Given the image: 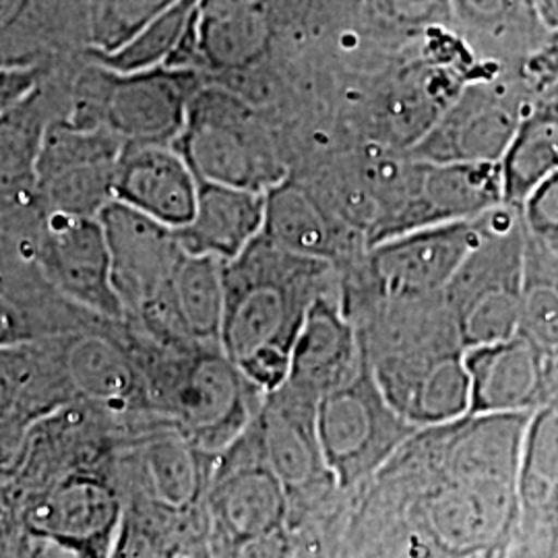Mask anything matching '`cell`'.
Returning a JSON list of instances; mask_svg holds the SVG:
<instances>
[{
	"label": "cell",
	"mask_w": 558,
	"mask_h": 558,
	"mask_svg": "<svg viewBox=\"0 0 558 558\" xmlns=\"http://www.w3.org/2000/svg\"><path fill=\"white\" fill-rule=\"evenodd\" d=\"M329 260L292 255L260 234L223 265L221 352L242 377L269 396L290 377L292 350L313 302L327 294Z\"/></svg>",
	"instance_id": "1"
},
{
	"label": "cell",
	"mask_w": 558,
	"mask_h": 558,
	"mask_svg": "<svg viewBox=\"0 0 558 558\" xmlns=\"http://www.w3.org/2000/svg\"><path fill=\"white\" fill-rule=\"evenodd\" d=\"M368 246L451 221L476 220L505 205L499 163L383 161L371 189Z\"/></svg>",
	"instance_id": "2"
},
{
	"label": "cell",
	"mask_w": 558,
	"mask_h": 558,
	"mask_svg": "<svg viewBox=\"0 0 558 558\" xmlns=\"http://www.w3.org/2000/svg\"><path fill=\"white\" fill-rule=\"evenodd\" d=\"M525 263V221L519 209L502 205L445 290L463 350L518 336Z\"/></svg>",
	"instance_id": "3"
},
{
	"label": "cell",
	"mask_w": 558,
	"mask_h": 558,
	"mask_svg": "<svg viewBox=\"0 0 558 558\" xmlns=\"http://www.w3.org/2000/svg\"><path fill=\"white\" fill-rule=\"evenodd\" d=\"M177 147L199 182L267 193L286 180L257 114L221 87L197 89Z\"/></svg>",
	"instance_id": "4"
},
{
	"label": "cell",
	"mask_w": 558,
	"mask_h": 558,
	"mask_svg": "<svg viewBox=\"0 0 558 558\" xmlns=\"http://www.w3.org/2000/svg\"><path fill=\"white\" fill-rule=\"evenodd\" d=\"M199 87L197 75L186 66L163 64L126 73L101 66L69 120L104 126L124 145H177Z\"/></svg>",
	"instance_id": "5"
},
{
	"label": "cell",
	"mask_w": 558,
	"mask_h": 558,
	"mask_svg": "<svg viewBox=\"0 0 558 558\" xmlns=\"http://www.w3.org/2000/svg\"><path fill=\"white\" fill-rule=\"evenodd\" d=\"M410 430L414 426L389 405L366 364L317 401L320 456L343 488L371 476Z\"/></svg>",
	"instance_id": "6"
},
{
	"label": "cell",
	"mask_w": 558,
	"mask_h": 558,
	"mask_svg": "<svg viewBox=\"0 0 558 558\" xmlns=\"http://www.w3.org/2000/svg\"><path fill=\"white\" fill-rule=\"evenodd\" d=\"M538 98L525 77L468 83L408 151L435 163H499L527 106Z\"/></svg>",
	"instance_id": "7"
},
{
	"label": "cell",
	"mask_w": 558,
	"mask_h": 558,
	"mask_svg": "<svg viewBox=\"0 0 558 558\" xmlns=\"http://www.w3.org/2000/svg\"><path fill=\"white\" fill-rule=\"evenodd\" d=\"M214 463L216 458L197 449L174 424L158 420L120 447L114 476L124 502H147L193 518L205 507Z\"/></svg>",
	"instance_id": "8"
},
{
	"label": "cell",
	"mask_w": 558,
	"mask_h": 558,
	"mask_svg": "<svg viewBox=\"0 0 558 558\" xmlns=\"http://www.w3.org/2000/svg\"><path fill=\"white\" fill-rule=\"evenodd\" d=\"M100 223L126 320L156 331L163 320L170 281L184 257L177 230L117 201L101 211Z\"/></svg>",
	"instance_id": "9"
},
{
	"label": "cell",
	"mask_w": 558,
	"mask_h": 558,
	"mask_svg": "<svg viewBox=\"0 0 558 558\" xmlns=\"http://www.w3.org/2000/svg\"><path fill=\"white\" fill-rule=\"evenodd\" d=\"M216 461L218 465L205 497L211 555L240 539L255 538L288 525V490L265 463L253 424Z\"/></svg>",
	"instance_id": "10"
},
{
	"label": "cell",
	"mask_w": 558,
	"mask_h": 558,
	"mask_svg": "<svg viewBox=\"0 0 558 558\" xmlns=\"http://www.w3.org/2000/svg\"><path fill=\"white\" fill-rule=\"evenodd\" d=\"M27 259L60 299L83 313L101 320H126L112 283L100 218L44 216L29 240Z\"/></svg>",
	"instance_id": "11"
},
{
	"label": "cell",
	"mask_w": 558,
	"mask_h": 558,
	"mask_svg": "<svg viewBox=\"0 0 558 558\" xmlns=\"http://www.w3.org/2000/svg\"><path fill=\"white\" fill-rule=\"evenodd\" d=\"M124 515V497L112 472L85 470L15 495V515L34 534L110 558Z\"/></svg>",
	"instance_id": "12"
},
{
	"label": "cell",
	"mask_w": 558,
	"mask_h": 558,
	"mask_svg": "<svg viewBox=\"0 0 558 558\" xmlns=\"http://www.w3.org/2000/svg\"><path fill=\"white\" fill-rule=\"evenodd\" d=\"M490 216L420 228L373 244L371 267L383 292L398 299L445 292L484 236Z\"/></svg>",
	"instance_id": "13"
},
{
	"label": "cell",
	"mask_w": 558,
	"mask_h": 558,
	"mask_svg": "<svg viewBox=\"0 0 558 558\" xmlns=\"http://www.w3.org/2000/svg\"><path fill=\"white\" fill-rule=\"evenodd\" d=\"M470 379L468 416L534 414L558 396V366L523 338H513L463 350Z\"/></svg>",
	"instance_id": "14"
},
{
	"label": "cell",
	"mask_w": 558,
	"mask_h": 558,
	"mask_svg": "<svg viewBox=\"0 0 558 558\" xmlns=\"http://www.w3.org/2000/svg\"><path fill=\"white\" fill-rule=\"evenodd\" d=\"M389 405L412 426L445 424L470 414L463 350H416L380 360L373 368Z\"/></svg>",
	"instance_id": "15"
},
{
	"label": "cell",
	"mask_w": 558,
	"mask_h": 558,
	"mask_svg": "<svg viewBox=\"0 0 558 558\" xmlns=\"http://www.w3.org/2000/svg\"><path fill=\"white\" fill-rule=\"evenodd\" d=\"M199 184L177 145L126 143L114 170V201L180 230L193 220Z\"/></svg>",
	"instance_id": "16"
},
{
	"label": "cell",
	"mask_w": 558,
	"mask_h": 558,
	"mask_svg": "<svg viewBox=\"0 0 558 558\" xmlns=\"http://www.w3.org/2000/svg\"><path fill=\"white\" fill-rule=\"evenodd\" d=\"M253 422L265 463L294 499L311 493L329 476L317 439V401L283 385L265 396Z\"/></svg>",
	"instance_id": "17"
},
{
	"label": "cell",
	"mask_w": 558,
	"mask_h": 558,
	"mask_svg": "<svg viewBox=\"0 0 558 558\" xmlns=\"http://www.w3.org/2000/svg\"><path fill=\"white\" fill-rule=\"evenodd\" d=\"M359 339L338 300L323 294L313 302L292 350L288 387L319 401L362 368Z\"/></svg>",
	"instance_id": "18"
},
{
	"label": "cell",
	"mask_w": 558,
	"mask_h": 558,
	"mask_svg": "<svg viewBox=\"0 0 558 558\" xmlns=\"http://www.w3.org/2000/svg\"><path fill=\"white\" fill-rule=\"evenodd\" d=\"M263 226L265 193L201 182L193 220L177 230V236L186 255L228 265L259 239Z\"/></svg>",
	"instance_id": "19"
},
{
	"label": "cell",
	"mask_w": 558,
	"mask_h": 558,
	"mask_svg": "<svg viewBox=\"0 0 558 558\" xmlns=\"http://www.w3.org/2000/svg\"><path fill=\"white\" fill-rule=\"evenodd\" d=\"M269 41V0H203L184 52L211 69L240 71L259 62Z\"/></svg>",
	"instance_id": "20"
},
{
	"label": "cell",
	"mask_w": 558,
	"mask_h": 558,
	"mask_svg": "<svg viewBox=\"0 0 558 558\" xmlns=\"http://www.w3.org/2000/svg\"><path fill=\"white\" fill-rule=\"evenodd\" d=\"M518 497L519 534L558 539V396L527 420Z\"/></svg>",
	"instance_id": "21"
},
{
	"label": "cell",
	"mask_w": 558,
	"mask_h": 558,
	"mask_svg": "<svg viewBox=\"0 0 558 558\" xmlns=\"http://www.w3.org/2000/svg\"><path fill=\"white\" fill-rule=\"evenodd\" d=\"M48 124L40 89L0 114V220L38 214V166Z\"/></svg>",
	"instance_id": "22"
},
{
	"label": "cell",
	"mask_w": 558,
	"mask_h": 558,
	"mask_svg": "<svg viewBox=\"0 0 558 558\" xmlns=\"http://www.w3.org/2000/svg\"><path fill=\"white\" fill-rule=\"evenodd\" d=\"M505 205L523 209L539 186L558 172V94L527 106L499 161Z\"/></svg>",
	"instance_id": "23"
},
{
	"label": "cell",
	"mask_w": 558,
	"mask_h": 558,
	"mask_svg": "<svg viewBox=\"0 0 558 558\" xmlns=\"http://www.w3.org/2000/svg\"><path fill=\"white\" fill-rule=\"evenodd\" d=\"M453 17L497 59L523 75L525 66L546 50L550 34L532 0H449Z\"/></svg>",
	"instance_id": "24"
},
{
	"label": "cell",
	"mask_w": 558,
	"mask_h": 558,
	"mask_svg": "<svg viewBox=\"0 0 558 558\" xmlns=\"http://www.w3.org/2000/svg\"><path fill=\"white\" fill-rule=\"evenodd\" d=\"M223 299V263L184 253L166 296L168 333L191 343L220 345Z\"/></svg>",
	"instance_id": "25"
},
{
	"label": "cell",
	"mask_w": 558,
	"mask_h": 558,
	"mask_svg": "<svg viewBox=\"0 0 558 558\" xmlns=\"http://www.w3.org/2000/svg\"><path fill=\"white\" fill-rule=\"evenodd\" d=\"M263 236L279 248L308 257L329 260L336 255V234L327 214L304 189L283 180L265 193Z\"/></svg>",
	"instance_id": "26"
},
{
	"label": "cell",
	"mask_w": 558,
	"mask_h": 558,
	"mask_svg": "<svg viewBox=\"0 0 558 558\" xmlns=\"http://www.w3.org/2000/svg\"><path fill=\"white\" fill-rule=\"evenodd\" d=\"M117 161H80L40 170L36 189L38 214L41 218H100L101 211L114 203Z\"/></svg>",
	"instance_id": "27"
},
{
	"label": "cell",
	"mask_w": 558,
	"mask_h": 558,
	"mask_svg": "<svg viewBox=\"0 0 558 558\" xmlns=\"http://www.w3.org/2000/svg\"><path fill=\"white\" fill-rule=\"evenodd\" d=\"M201 4L203 0H174L140 38L124 46L117 54L101 57L98 62L106 69L122 73L163 64L179 66L180 57L191 40Z\"/></svg>",
	"instance_id": "28"
},
{
	"label": "cell",
	"mask_w": 558,
	"mask_h": 558,
	"mask_svg": "<svg viewBox=\"0 0 558 558\" xmlns=\"http://www.w3.org/2000/svg\"><path fill=\"white\" fill-rule=\"evenodd\" d=\"M174 0H89V40L96 57L117 54L163 15Z\"/></svg>",
	"instance_id": "29"
},
{
	"label": "cell",
	"mask_w": 558,
	"mask_h": 558,
	"mask_svg": "<svg viewBox=\"0 0 558 558\" xmlns=\"http://www.w3.org/2000/svg\"><path fill=\"white\" fill-rule=\"evenodd\" d=\"M38 362V341L0 350V422L11 418L27 422L23 418V405L36 379Z\"/></svg>",
	"instance_id": "30"
},
{
	"label": "cell",
	"mask_w": 558,
	"mask_h": 558,
	"mask_svg": "<svg viewBox=\"0 0 558 558\" xmlns=\"http://www.w3.org/2000/svg\"><path fill=\"white\" fill-rule=\"evenodd\" d=\"M0 558H100L81 546L34 534L15 518L0 525Z\"/></svg>",
	"instance_id": "31"
},
{
	"label": "cell",
	"mask_w": 558,
	"mask_h": 558,
	"mask_svg": "<svg viewBox=\"0 0 558 558\" xmlns=\"http://www.w3.org/2000/svg\"><path fill=\"white\" fill-rule=\"evenodd\" d=\"M385 20L405 27H433L453 20L449 0H371Z\"/></svg>",
	"instance_id": "32"
},
{
	"label": "cell",
	"mask_w": 558,
	"mask_h": 558,
	"mask_svg": "<svg viewBox=\"0 0 558 558\" xmlns=\"http://www.w3.org/2000/svg\"><path fill=\"white\" fill-rule=\"evenodd\" d=\"M521 216L532 239L558 246V172L525 201Z\"/></svg>",
	"instance_id": "33"
},
{
	"label": "cell",
	"mask_w": 558,
	"mask_h": 558,
	"mask_svg": "<svg viewBox=\"0 0 558 558\" xmlns=\"http://www.w3.org/2000/svg\"><path fill=\"white\" fill-rule=\"evenodd\" d=\"M211 558H296V542L286 525L255 538L240 539L214 553Z\"/></svg>",
	"instance_id": "34"
},
{
	"label": "cell",
	"mask_w": 558,
	"mask_h": 558,
	"mask_svg": "<svg viewBox=\"0 0 558 558\" xmlns=\"http://www.w3.org/2000/svg\"><path fill=\"white\" fill-rule=\"evenodd\" d=\"M41 339L34 317L0 290V350L15 348Z\"/></svg>",
	"instance_id": "35"
},
{
	"label": "cell",
	"mask_w": 558,
	"mask_h": 558,
	"mask_svg": "<svg viewBox=\"0 0 558 558\" xmlns=\"http://www.w3.org/2000/svg\"><path fill=\"white\" fill-rule=\"evenodd\" d=\"M40 73L34 66L0 69V114L38 89Z\"/></svg>",
	"instance_id": "36"
},
{
	"label": "cell",
	"mask_w": 558,
	"mask_h": 558,
	"mask_svg": "<svg viewBox=\"0 0 558 558\" xmlns=\"http://www.w3.org/2000/svg\"><path fill=\"white\" fill-rule=\"evenodd\" d=\"M539 21L550 34H558V0H532Z\"/></svg>",
	"instance_id": "37"
},
{
	"label": "cell",
	"mask_w": 558,
	"mask_h": 558,
	"mask_svg": "<svg viewBox=\"0 0 558 558\" xmlns=\"http://www.w3.org/2000/svg\"><path fill=\"white\" fill-rule=\"evenodd\" d=\"M15 515V488L11 484H0V525Z\"/></svg>",
	"instance_id": "38"
},
{
	"label": "cell",
	"mask_w": 558,
	"mask_h": 558,
	"mask_svg": "<svg viewBox=\"0 0 558 558\" xmlns=\"http://www.w3.org/2000/svg\"><path fill=\"white\" fill-rule=\"evenodd\" d=\"M25 0H0V27L20 15Z\"/></svg>",
	"instance_id": "39"
}]
</instances>
